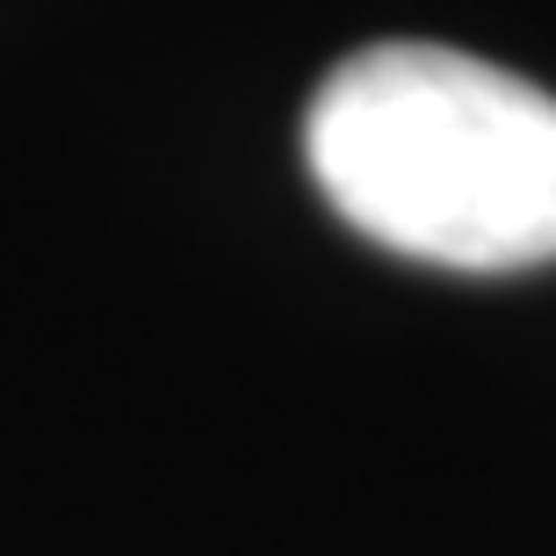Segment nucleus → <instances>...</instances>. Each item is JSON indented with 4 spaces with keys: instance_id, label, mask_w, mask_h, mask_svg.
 <instances>
[{
    "instance_id": "1",
    "label": "nucleus",
    "mask_w": 556,
    "mask_h": 556,
    "mask_svg": "<svg viewBox=\"0 0 556 556\" xmlns=\"http://www.w3.org/2000/svg\"><path fill=\"white\" fill-rule=\"evenodd\" d=\"M318 195L383 253L455 275L556 261V94L448 43H369L304 109Z\"/></svg>"
}]
</instances>
